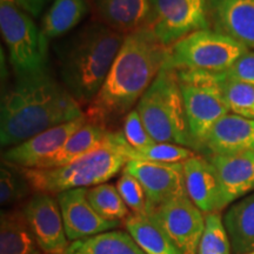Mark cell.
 Listing matches in <instances>:
<instances>
[{"mask_svg": "<svg viewBox=\"0 0 254 254\" xmlns=\"http://www.w3.org/2000/svg\"><path fill=\"white\" fill-rule=\"evenodd\" d=\"M112 129L103 125L87 120L77 132L69 136L68 140L52 158L49 159L41 168L62 167L75 161L91 152L101 147L110 140L113 134Z\"/></svg>", "mask_w": 254, "mask_h": 254, "instance_id": "obj_20", "label": "cell"}, {"mask_svg": "<svg viewBox=\"0 0 254 254\" xmlns=\"http://www.w3.org/2000/svg\"><path fill=\"white\" fill-rule=\"evenodd\" d=\"M0 31L17 79L47 72L49 39L27 12L13 2H1Z\"/></svg>", "mask_w": 254, "mask_h": 254, "instance_id": "obj_6", "label": "cell"}, {"mask_svg": "<svg viewBox=\"0 0 254 254\" xmlns=\"http://www.w3.org/2000/svg\"><path fill=\"white\" fill-rule=\"evenodd\" d=\"M87 122V117L62 124L34 135L33 138L13 147L6 148L1 154L2 163L20 168H41L63 147L73 133Z\"/></svg>", "mask_w": 254, "mask_h": 254, "instance_id": "obj_13", "label": "cell"}, {"mask_svg": "<svg viewBox=\"0 0 254 254\" xmlns=\"http://www.w3.org/2000/svg\"><path fill=\"white\" fill-rule=\"evenodd\" d=\"M87 198L94 211L110 221H125L129 215L128 207L119 190L111 184H100L87 189Z\"/></svg>", "mask_w": 254, "mask_h": 254, "instance_id": "obj_26", "label": "cell"}, {"mask_svg": "<svg viewBox=\"0 0 254 254\" xmlns=\"http://www.w3.org/2000/svg\"><path fill=\"white\" fill-rule=\"evenodd\" d=\"M222 74L233 80L254 85V51L247 50Z\"/></svg>", "mask_w": 254, "mask_h": 254, "instance_id": "obj_33", "label": "cell"}, {"mask_svg": "<svg viewBox=\"0 0 254 254\" xmlns=\"http://www.w3.org/2000/svg\"><path fill=\"white\" fill-rule=\"evenodd\" d=\"M21 209L41 251L45 254H65L69 241L57 198L34 192Z\"/></svg>", "mask_w": 254, "mask_h": 254, "instance_id": "obj_11", "label": "cell"}, {"mask_svg": "<svg viewBox=\"0 0 254 254\" xmlns=\"http://www.w3.org/2000/svg\"><path fill=\"white\" fill-rule=\"evenodd\" d=\"M254 150V119L226 114L209 129L202 146L205 157L234 155Z\"/></svg>", "mask_w": 254, "mask_h": 254, "instance_id": "obj_17", "label": "cell"}, {"mask_svg": "<svg viewBox=\"0 0 254 254\" xmlns=\"http://www.w3.org/2000/svg\"><path fill=\"white\" fill-rule=\"evenodd\" d=\"M62 211L64 227L68 241L86 239L119 226L118 221L101 218L92 207L87 198V189L64 190L57 194Z\"/></svg>", "mask_w": 254, "mask_h": 254, "instance_id": "obj_14", "label": "cell"}, {"mask_svg": "<svg viewBox=\"0 0 254 254\" xmlns=\"http://www.w3.org/2000/svg\"><path fill=\"white\" fill-rule=\"evenodd\" d=\"M224 225L234 253L254 252V192L228 208Z\"/></svg>", "mask_w": 254, "mask_h": 254, "instance_id": "obj_22", "label": "cell"}, {"mask_svg": "<svg viewBox=\"0 0 254 254\" xmlns=\"http://www.w3.org/2000/svg\"><path fill=\"white\" fill-rule=\"evenodd\" d=\"M65 254H146L128 232L109 231L69 244Z\"/></svg>", "mask_w": 254, "mask_h": 254, "instance_id": "obj_24", "label": "cell"}, {"mask_svg": "<svg viewBox=\"0 0 254 254\" xmlns=\"http://www.w3.org/2000/svg\"><path fill=\"white\" fill-rule=\"evenodd\" d=\"M186 192L202 213H218L228 205L217 168L204 155H193L184 163Z\"/></svg>", "mask_w": 254, "mask_h": 254, "instance_id": "obj_15", "label": "cell"}, {"mask_svg": "<svg viewBox=\"0 0 254 254\" xmlns=\"http://www.w3.org/2000/svg\"><path fill=\"white\" fill-rule=\"evenodd\" d=\"M124 171L136 178L144 187L152 211L168 200L187 195L184 163L164 164L129 160Z\"/></svg>", "mask_w": 254, "mask_h": 254, "instance_id": "obj_12", "label": "cell"}, {"mask_svg": "<svg viewBox=\"0 0 254 254\" xmlns=\"http://www.w3.org/2000/svg\"><path fill=\"white\" fill-rule=\"evenodd\" d=\"M135 110L155 142L176 144L193 150L177 69L167 63L139 100Z\"/></svg>", "mask_w": 254, "mask_h": 254, "instance_id": "obj_5", "label": "cell"}, {"mask_svg": "<svg viewBox=\"0 0 254 254\" xmlns=\"http://www.w3.org/2000/svg\"><path fill=\"white\" fill-rule=\"evenodd\" d=\"M132 147L123 131H114L106 144L73 163L55 168H21L33 192L58 194L109 182L131 160Z\"/></svg>", "mask_w": 254, "mask_h": 254, "instance_id": "obj_4", "label": "cell"}, {"mask_svg": "<svg viewBox=\"0 0 254 254\" xmlns=\"http://www.w3.org/2000/svg\"><path fill=\"white\" fill-rule=\"evenodd\" d=\"M185 103L187 123L193 140V151L201 152L209 129L230 113L222 94L218 74L177 69Z\"/></svg>", "mask_w": 254, "mask_h": 254, "instance_id": "obj_7", "label": "cell"}, {"mask_svg": "<svg viewBox=\"0 0 254 254\" xmlns=\"http://www.w3.org/2000/svg\"><path fill=\"white\" fill-rule=\"evenodd\" d=\"M97 21L127 36L150 27L151 0H92Z\"/></svg>", "mask_w": 254, "mask_h": 254, "instance_id": "obj_18", "label": "cell"}, {"mask_svg": "<svg viewBox=\"0 0 254 254\" xmlns=\"http://www.w3.org/2000/svg\"><path fill=\"white\" fill-rule=\"evenodd\" d=\"M125 226L146 254H183L151 215L129 214Z\"/></svg>", "mask_w": 254, "mask_h": 254, "instance_id": "obj_23", "label": "cell"}, {"mask_svg": "<svg viewBox=\"0 0 254 254\" xmlns=\"http://www.w3.org/2000/svg\"><path fill=\"white\" fill-rule=\"evenodd\" d=\"M46 2L47 0H15V4L19 7L33 17H38L41 13Z\"/></svg>", "mask_w": 254, "mask_h": 254, "instance_id": "obj_34", "label": "cell"}, {"mask_svg": "<svg viewBox=\"0 0 254 254\" xmlns=\"http://www.w3.org/2000/svg\"><path fill=\"white\" fill-rule=\"evenodd\" d=\"M193 155H195L194 151L184 147V146L167 144V142H155L154 145L141 151H135L132 148L131 160L177 164L185 163L187 159L192 158Z\"/></svg>", "mask_w": 254, "mask_h": 254, "instance_id": "obj_30", "label": "cell"}, {"mask_svg": "<svg viewBox=\"0 0 254 254\" xmlns=\"http://www.w3.org/2000/svg\"><path fill=\"white\" fill-rule=\"evenodd\" d=\"M171 47L150 27L125 36L103 87L86 107L87 120L110 128L133 110L168 62Z\"/></svg>", "mask_w": 254, "mask_h": 254, "instance_id": "obj_1", "label": "cell"}, {"mask_svg": "<svg viewBox=\"0 0 254 254\" xmlns=\"http://www.w3.org/2000/svg\"><path fill=\"white\" fill-rule=\"evenodd\" d=\"M0 144L9 148L39 133L85 117L81 105L49 72L17 79L1 98Z\"/></svg>", "mask_w": 254, "mask_h": 254, "instance_id": "obj_2", "label": "cell"}, {"mask_svg": "<svg viewBox=\"0 0 254 254\" xmlns=\"http://www.w3.org/2000/svg\"><path fill=\"white\" fill-rule=\"evenodd\" d=\"M23 209H6L0 217V254H43Z\"/></svg>", "mask_w": 254, "mask_h": 254, "instance_id": "obj_21", "label": "cell"}, {"mask_svg": "<svg viewBox=\"0 0 254 254\" xmlns=\"http://www.w3.org/2000/svg\"><path fill=\"white\" fill-rule=\"evenodd\" d=\"M249 254H254V252H252V253H249Z\"/></svg>", "mask_w": 254, "mask_h": 254, "instance_id": "obj_36", "label": "cell"}, {"mask_svg": "<svg viewBox=\"0 0 254 254\" xmlns=\"http://www.w3.org/2000/svg\"><path fill=\"white\" fill-rule=\"evenodd\" d=\"M247 50L250 49L226 34L206 28L193 32L173 44L167 64L176 69L220 74Z\"/></svg>", "mask_w": 254, "mask_h": 254, "instance_id": "obj_8", "label": "cell"}, {"mask_svg": "<svg viewBox=\"0 0 254 254\" xmlns=\"http://www.w3.org/2000/svg\"><path fill=\"white\" fill-rule=\"evenodd\" d=\"M87 11L85 0H53L44 14L41 30L47 39H57L77 26Z\"/></svg>", "mask_w": 254, "mask_h": 254, "instance_id": "obj_25", "label": "cell"}, {"mask_svg": "<svg viewBox=\"0 0 254 254\" xmlns=\"http://www.w3.org/2000/svg\"><path fill=\"white\" fill-rule=\"evenodd\" d=\"M33 192L20 167L1 163L0 168V204L2 207L18 204Z\"/></svg>", "mask_w": 254, "mask_h": 254, "instance_id": "obj_28", "label": "cell"}, {"mask_svg": "<svg viewBox=\"0 0 254 254\" xmlns=\"http://www.w3.org/2000/svg\"><path fill=\"white\" fill-rule=\"evenodd\" d=\"M117 189H118L124 202L133 213L145 215L151 214L152 209L144 187L132 174L123 170L122 176L117 183Z\"/></svg>", "mask_w": 254, "mask_h": 254, "instance_id": "obj_31", "label": "cell"}, {"mask_svg": "<svg viewBox=\"0 0 254 254\" xmlns=\"http://www.w3.org/2000/svg\"><path fill=\"white\" fill-rule=\"evenodd\" d=\"M125 36L99 21L87 24L57 49L63 85L87 107L103 87Z\"/></svg>", "mask_w": 254, "mask_h": 254, "instance_id": "obj_3", "label": "cell"}, {"mask_svg": "<svg viewBox=\"0 0 254 254\" xmlns=\"http://www.w3.org/2000/svg\"><path fill=\"white\" fill-rule=\"evenodd\" d=\"M222 94L230 112L247 119H254V85L237 81L218 74Z\"/></svg>", "mask_w": 254, "mask_h": 254, "instance_id": "obj_27", "label": "cell"}, {"mask_svg": "<svg viewBox=\"0 0 254 254\" xmlns=\"http://www.w3.org/2000/svg\"><path fill=\"white\" fill-rule=\"evenodd\" d=\"M209 25L207 0H151L150 28L165 46Z\"/></svg>", "mask_w": 254, "mask_h": 254, "instance_id": "obj_9", "label": "cell"}, {"mask_svg": "<svg viewBox=\"0 0 254 254\" xmlns=\"http://www.w3.org/2000/svg\"><path fill=\"white\" fill-rule=\"evenodd\" d=\"M206 158L217 168L228 205L254 192V150Z\"/></svg>", "mask_w": 254, "mask_h": 254, "instance_id": "obj_19", "label": "cell"}, {"mask_svg": "<svg viewBox=\"0 0 254 254\" xmlns=\"http://www.w3.org/2000/svg\"><path fill=\"white\" fill-rule=\"evenodd\" d=\"M198 254H231V241L219 213L205 215V231Z\"/></svg>", "mask_w": 254, "mask_h": 254, "instance_id": "obj_29", "label": "cell"}, {"mask_svg": "<svg viewBox=\"0 0 254 254\" xmlns=\"http://www.w3.org/2000/svg\"><path fill=\"white\" fill-rule=\"evenodd\" d=\"M1 2H13L15 4V0H1Z\"/></svg>", "mask_w": 254, "mask_h": 254, "instance_id": "obj_35", "label": "cell"}, {"mask_svg": "<svg viewBox=\"0 0 254 254\" xmlns=\"http://www.w3.org/2000/svg\"><path fill=\"white\" fill-rule=\"evenodd\" d=\"M209 24L254 50V0H207Z\"/></svg>", "mask_w": 254, "mask_h": 254, "instance_id": "obj_16", "label": "cell"}, {"mask_svg": "<svg viewBox=\"0 0 254 254\" xmlns=\"http://www.w3.org/2000/svg\"><path fill=\"white\" fill-rule=\"evenodd\" d=\"M183 254H198L205 231V217L189 195L173 198L150 214Z\"/></svg>", "mask_w": 254, "mask_h": 254, "instance_id": "obj_10", "label": "cell"}, {"mask_svg": "<svg viewBox=\"0 0 254 254\" xmlns=\"http://www.w3.org/2000/svg\"><path fill=\"white\" fill-rule=\"evenodd\" d=\"M123 133L128 145L135 151H141L155 144L135 109L124 118Z\"/></svg>", "mask_w": 254, "mask_h": 254, "instance_id": "obj_32", "label": "cell"}]
</instances>
